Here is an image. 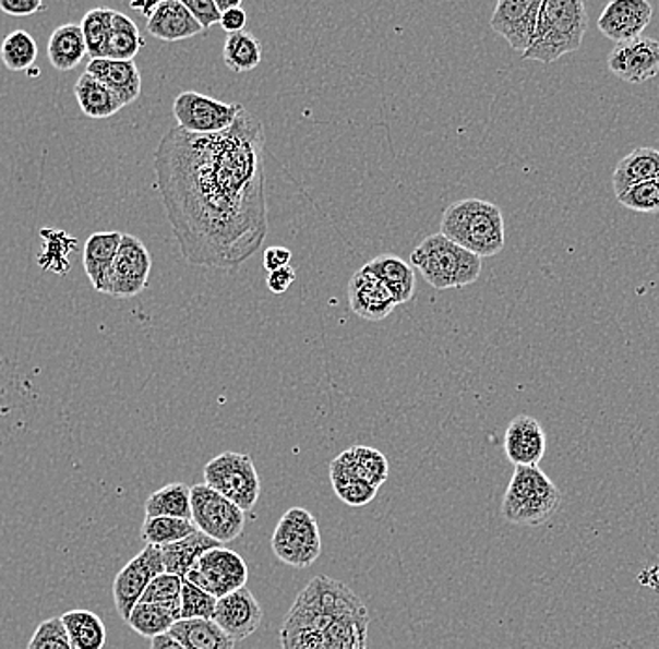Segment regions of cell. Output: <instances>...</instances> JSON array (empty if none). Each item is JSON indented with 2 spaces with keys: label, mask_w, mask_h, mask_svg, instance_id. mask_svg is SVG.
Segmentation results:
<instances>
[{
  "label": "cell",
  "mask_w": 659,
  "mask_h": 649,
  "mask_svg": "<svg viewBox=\"0 0 659 649\" xmlns=\"http://www.w3.org/2000/svg\"><path fill=\"white\" fill-rule=\"evenodd\" d=\"M264 132L244 111L221 133L171 128L154 152L165 214L185 263L238 269L268 235Z\"/></svg>",
  "instance_id": "1"
},
{
  "label": "cell",
  "mask_w": 659,
  "mask_h": 649,
  "mask_svg": "<svg viewBox=\"0 0 659 649\" xmlns=\"http://www.w3.org/2000/svg\"><path fill=\"white\" fill-rule=\"evenodd\" d=\"M370 612L344 582L315 577L290 606L279 633L284 649H368Z\"/></svg>",
  "instance_id": "2"
},
{
  "label": "cell",
  "mask_w": 659,
  "mask_h": 649,
  "mask_svg": "<svg viewBox=\"0 0 659 649\" xmlns=\"http://www.w3.org/2000/svg\"><path fill=\"white\" fill-rule=\"evenodd\" d=\"M441 235L475 255L494 256L504 250V217L496 204L463 199L442 214Z\"/></svg>",
  "instance_id": "3"
},
{
  "label": "cell",
  "mask_w": 659,
  "mask_h": 649,
  "mask_svg": "<svg viewBox=\"0 0 659 649\" xmlns=\"http://www.w3.org/2000/svg\"><path fill=\"white\" fill-rule=\"evenodd\" d=\"M587 8L580 0H543L535 40L523 59L551 64L579 49L587 33Z\"/></svg>",
  "instance_id": "4"
},
{
  "label": "cell",
  "mask_w": 659,
  "mask_h": 649,
  "mask_svg": "<svg viewBox=\"0 0 659 649\" xmlns=\"http://www.w3.org/2000/svg\"><path fill=\"white\" fill-rule=\"evenodd\" d=\"M561 489L538 466H519L510 479L501 513L506 522L517 526L548 525L561 509Z\"/></svg>",
  "instance_id": "5"
},
{
  "label": "cell",
  "mask_w": 659,
  "mask_h": 649,
  "mask_svg": "<svg viewBox=\"0 0 659 649\" xmlns=\"http://www.w3.org/2000/svg\"><path fill=\"white\" fill-rule=\"evenodd\" d=\"M412 268L436 290L463 289L478 281L481 259L444 235H431L416 245L410 255Z\"/></svg>",
  "instance_id": "6"
},
{
  "label": "cell",
  "mask_w": 659,
  "mask_h": 649,
  "mask_svg": "<svg viewBox=\"0 0 659 649\" xmlns=\"http://www.w3.org/2000/svg\"><path fill=\"white\" fill-rule=\"evenodd\" d=\"M205 485L231 500L242 512H251L261 498V478L245 453L225 452L208 460L203 470Z\"/></svg>",
  "instance_id": "7"
},
{
  "label": "cell",
  "mask_w": 659,
  "mask_h": 649,
  "mask_svg": "<svg viewBox=\"0 0 659 649\" xmlns=\"http://www.w3.org/2000/svg\"><path fill=\"white\" fill-rule=\"evenodd\" d=\"M272 551L279 562L295 569H308L323 551L321 528L313 513L290 507L272 533Z\"/></svg>",
  "instance_id": "8"
},
{
  "label": "cell",
  "mask_w": 659,
  "mask_h": 649,
  "mask_svg": "<svg viewBox=\"0 0 659 649\" xmlns=\"http://www.w3.org/2000/svg\"><path fill=\"white\" fill-rule=\"evenodd\" d=\"M192 520L199 531L227 544L244 533L245 513L205 483L192 486Z\"/></svg>",
  "instance_id": "9"
},
{
  "label": "cell",
  "mask_w": 659,
  "mask_h": 649,
  "mask_svg": "<svg viewBox=\"0 0 659 649\" xmlns=\"http://www.w3.org/2000/svg\"><path fill=\"white\" fill-rule=\"evenodd\" d=\"M244 111L242 104H224L195 91H184L172 101V115L179 128L197 135L229 130Z\"/></svg>",
  "instance_id": "10"
},
{
  "label": "cell",
  "mask_w": 659,
  "mask_h": 649,
  "mask_svg": "<svg viewBox=\"0 0 659 649\" xmlns=\"http://www.w3.org/2000/svg\"><path fill=\"white\" fill-rule=\"evenodd\" d=\"M248 578H250V569L244 557L225 546H218L206 552L195 567L185 575L184 580H190L216 599H221L232 591L245 588Z\"/></svg>",
  "instance_id": "11"
},
{
  "label": "cell",
  "mask_w": 659,
  "mask_h": 649,
  "mask_svg": "<svg viewBox=\"0 0 659 649\" xmlns=\"http://www.w3.org/2000/svg\"><path fill=\"white\" fill-rule=\"evenodd\" d=\"M161 573H165L164 556L158 546H151V544H146L137 556L120 569L112 582V599L117 612L124 622L130 620L133 609L141 603L152 580L159 577Z\"/></svg>",
  "instance_id": "12"
},
{
  "label": "cell",
  "mask_w": 659,
  "mask_h": 649,
  "mask_svg": "<svg viewBox=\"0 0 659 649\" xmlns=\"http://www.w3.org/2000/svg\"><path fill=\"white\" fill-rule=\"evenodd\" d=\"M152 256L145 243L132 235H122L119 253L115 256L111 272L107 277L104 295L128 300L141 295L151 277Z\"/></svg>",
  "instance_id": "13"
},
{
  "label": "cell",
  "mask_w": 659,
  "mask_h": 649,
  "mask_svg": "<svg viewBox=\"0 0 659 649\" xmlns=\"http://www.w3.org/2000/svg\"><path fill=\"white\" fill-rule=\"evenodd\" d=\"M540 7V0H501L491 15V28L523 55L535 40Z\"/></svg>",
  "instance_id": "14"
},
{
  "label": "cell",
  "mask_w": 659,
  "mask_h": 649,
  "mask_svg": "<svg viewBox=\"0 0 659 649\" xmlns=\"http://www.w3.org/2000/svg\"><path fill=\"white\" fill-rule=\"evenodd\" d=\"M607 68L626 83H645L659 73V41L648 36L616 44L607 57Z\"/></svg>",
  "instance_id": "15"
},
{
  "label": "cell",
  "mask_w": 659,
  "mask_h": 649,
  "mask_svg": "<svg viewBox=\"0 0 659 649\" xmlns=\"http://www.w3.org/2000/svg\"><path fill=\"white\" fill-rule=\"evenodd\" d=\"M264 612L253 591L245 586L218 599L212 622L235 642L250 638L261 627Z\"/></svg>",
  "instance_id": "16"
},
{
  "label": "cell",
  "mask_w": 659,
  "mask_h": 649,
  "mask_svg": "<svg viewBox=\"0 0 659 649\" xmlns=\"http://www.w3.org/2000/svg\"><path fill=\"white\" fill-rule=\"evenodd\" d=\"M652 15V4L646 0H611L601 12L598 28L614 44H626L643 36Z\"/></svg>",
  "instance_id": "17"
},
{
  "label": "cell",
  "mask_w": 659,
  "mask_h": 649,
  "mask_svg": "<svg viewBox=\"0 0 659 649\" xmlns=\"http://www.w3.org/2000/svg\"><path fill=\"white\" fill-rule=\"evenodd\" d=\"M546 449L548 438L540 421L525 413L510 421L504 434V453L515 468L540 465L541 459L546 457Z\"/></svg>",
  "instance_id": "18"
},
{
  "label": "cell",
  "mask_w": 659,
  "mask_h": 649,
  "mask_svg": "<svg viewBox=\"0 0 659 649\" xmlns=\"http://www.w3.org/2000/svg\"><path fill=\"white\" fill-rule=\"evenodd\" d=\"M349 305L363 321H384L397 308L394 296L379 277L362 268L349 281Z\"/></svg>",
  "instance_id": "19"
},
{
  "label": "cell",
  "mask_w": 659,
  "mask_h": 649,
  "mask_svg": "<svg viewBox=\"0 0 659 649\" xmlns=\"http://www.w3.org/2000/svg\"><path fill=\"white\" fill-rule=\"evenodd\" d=\"M146 31L161 41L190 40L197 34H203L192 12L188 10L184 0H161L151 20L146 21Z\"/></svg>",
  "instance_id": "20"
},
{
  "label": "cell",
  "mask_w": 659,
  "mask_h": 649,
  "mask_svg": "<svg viewBox=\"0 0 659 649\" xmlns=\"http://www.w3.org/2000/svg\"><path fill=\"white\" fill-rule=\"evenodd\" d=\"M86 73L112 91L125 106L141 96L143 80L133 60L96 59L86 64Z\"/></svg>",
  "instance_id": "21"
},
{
  "label": "cell",
  "mask_w": 659,
  "mask_h": 649,
  "mask_svg": "<svg viewBox=\"0 0 659 649\" xmlns=\"http://www.w3.org/2000/svg\"><path fill=\"white\" fill-rule=\"evenodd\" d=\"M120 242H122V232L117 230L94 232L86 240L83 266L88 281L98 292H106L107 277L115 263V256L119 253Z\"/></svg>",
  "instance_id": "22"
},
{
  "label": "cell",
  "mask_w": 659,
  "mask_h": 649,
  "mask_svg": "<svg viewBox=\"0 0 659 649\" xmlns=\"http://www.w3.org/2000/svg\"><path fill=\"white\" fill-rule=\"evenodd\" d=\"M339 470L368 481L370 485L381 489L386 483L390 473L388 459L375 447L352 446L339 453L336 459L330 462Z\"/></svg>",
  "instance_id": "23"
},
{
  "label": "cell",
  "mask_w": 659,
  "mask_h": 649,
  "mask_svg": "<svg viewBox=\"0 0 659 649\" xmlns=\"http://www.w3.org/2000/svg\"><path fill=\"white\" fill-rule=\"evenodd\" d=\"M659 178V151L637 148L620 159L613 171L614 195L619 197L635 185Z\"/></svg>",
  "instance_id": "24"
},
{
  "label": "cell",
  "mask_w": 659,
  "mask_h": 649,
  "mask_svg": "<svg viewBox=\"0 0 659 649\" xmlns=\"http://www.w3.org/2000/svg\"><path fill=\"white\" fill-rule=\"evenodd\" d=\"M363 268L371 272L373 276L379 277L386 285V289L392 292L397 305L412 300L416 290L415 268L405 263L403 259L392 253L379 255L371 259L370 263Z\"/></svg>",
  "instance_id": "25"
},
{
  "label": "cell",
  "mask_w": 659,
  "mask_h": 649,
  "mask_svg": "<svg viewBox=\"0 0 659 649\" xmlns=\"http://www.w3.org/2000/svg\"><path fill=\"white\" fill-rule=\"evenodd\" d=\"M85 55H88L85 36L81 25L75 23H67L55 28L51 38L47 41V57L59 72H72L80 67Z\"/></svg>",
  "instance_id": "26"
},
{
  "label": "cell",
  "mask_w": 659,
  "mask_h": 649,
  "mask_svg": "<svg viewBox=\"0 0 659 649\" xmlns=\"http://www.w3.org/2000/svg\"><path fill=\"white\" fill-rule=\"evenodd\" d=\"M218 546H224V544L208 538L203 531H195L190 538L161 546L159 551L164 556L165 573L185 578V575L195 567V564L201 557L205 556L206 552L218 549Z\"/></svg>",
  "instance_id": "27"
},
{
  "label": "cell",
  "mask_w": 659,
  "mask_h": 649,
  "mask_svg": "<svg viewBox=\"0 0 659 649\" xmlns=\"http://www.w3.org/2000/svg\"><path fill=\"white\" fill-rule=\"evenodd\" d=\"M73 94L80 104L81 111L88 119L106 120L124 107L117 94L86 72L75 83Z\"/></svg>",
  "instance_id": "28"
},
{
  "label": "cell",
  "mask_w": 659,
  "mask_h": 649,
  "mask_svg": "<svg viewBox=\"0 0 659 649\" xmlns=\"http://www.w3.org/2000/svg\"><path fill=\"white\" fill-rule=\"evenodd\" d=\"M169 635L185 649H235L237 646L212 620H180Z\"/></svg>",
  "instance_id": "29"
},
{
  "label": "cell",
  "mask_w": 659,
  "mask_h": 649,
  "mask_svg": "<svg viewBox=\"0 0 659 649\" xmlns=\"http://www.w3.org/2000/svg\"><path fill=\"white\" fill-rule=\"evenodd\" d=\"M75 649H104L107 642L106 623L91 610H70L60 616Z\"/></svg>",
  "instance_id": "30"
},
{
  "label": "cell",
  "mask_w": 659,
  "mask_h": 649,
  "mask_svg": "<svg viewBox=\"0 0 659 649\" xmlns=\"http://www.w3.org/2000/svg\"><path fill=\"white\" fill-rule=\"evenodd\" d=\"M146 518L172 517L192 520V489L184 483H169L152 492L145 504Z\"/></svg>",
  "instance_id": "31"
},
{
  "label": "cell",
  "mask_w": 659,
  "mask_h": 649,
  "mask_svg": "<svg viewBox=\"0 0 659 649\" xmlns=\"http://www.w3.org/2000/svg\"><path fill=\"white\" fill-rule=\"evenodd\" d=\"M224 60L235 73H248L261 64L263 46L250 33L229 34L224 46Z\"/></svg>",
  "instance_id": "32"
},
{
  "label": "cell",
  "mask_w": 659,
  "mask_h": 649,
  "mask_svg": "<svg viewBox=\"0 0 659 649\" xmlns=\"http://www.w3.org/2000/svg\"><path fill=\"white\" fill-rule=\"evenodd\" d=\"M197 530L193 520L172 517H152L145 518L141 526V539L151 546H167V544L177 543L182 539L190 538Z\"/></svg>",
  "instance_id": "33"
},
{
  "label": "cell",
  "mask_w": 659,
  "mask_h": 649,
  "mask_svg": "<svg viewBox=\"0 0 659 649\" xmlns=\"http://www.w3.org/2000/svg\"><path fill=\"white\" fill-rule=\"evenodd\" d=\"M143 46H145V40L133 20L120 12H115L106 59L133 60Z\"/></svg>",
  "instance_id": "34"
},
{
  "label": "cell",
  "mask_w": 659,
  "mask_h": 649,
  "mask_svg": "<svg viewBox=\"0 0 659 649\" xmlns=\"http://www.w3.org/2000/svg\"><path fill=\"white\" fill-rule=\"evenodd\" d=\"M112 15L111 8H94L86 12L81 21V31L85 36L86 51L91 60L106 59L107 44L111 36Z\"/></svg>",
  "instance_id": "35"
},
{
  "label": "cell",
  "mask_w": 659,
  "mask_h": 649,
  "mask_svg": "<svg viewBox=\"0 0 659 649\" xmlns=\"http://www.w3.org/2000/svg\"><path fill=\"white\" fill-rule=\"evenodd\" d=\"M38 59V44L27 31H14L8 34L0 46V60L10 72L31 70Z\"/></svg>",
  "instance_id": "36"
},
{
  "label": "cell",
  "mask_w": 659,
  "mask_h": 649,
  "mask_svg": "<svg viewBox=\"0 0 659 649\" xmlns=\"http://www.w3.org/2000/svg\"><path fill=\"white\" fill-rule=\"evenodd\" d=\"M179 622L177 617L172 616L169 610H165L159 604L151 603H139L130 614L128 625L132 627L137 635L145 636V638H156V636L167 635L171 633L172 625Z\"/></svg>",
  "instance_id": "37"
},
{
  "label": "cell",
  "mask_w": 659,
  "mask_h": 649,
  "mask_svg": "<svg viewBox=\"0 0 659 649\" xmlns=\"http://www.w3.org/2000/svg\"><path fill=\"white\" fill-rule=\"evenodd\" d=\"M182 584H184V578L171 575V573H161L146 588L141 603L159 604L165 610H169L172 616L180 622L182 620Z\"/></svg>",
  "instance_id": "38"
},
{
  "label": "cell",
  "mask_w": 659,
  "mask_h": 649,
  "mask_svg": "<svg viewBox=\"0 0 659 649\" xmlns=\"http://www.w3.org/2000/svg\"><path fill=\"white\" fill-rule=\"evenodd\" d=\"M330 481H332L337 498L349 507H363V505L370 504L375 500L376 491H379L368 481L355 478L332 465H330Z\"/></svg>",
  "instance_id": "39"
},
{
  "label": "cell",
  "mask_w": 659,
  "mask_h": 649,
  "mask_svg": "<svg viewBox=\"0 0 659 649\" xmlns=\"http://www.w3.org/2000/svg\"><path fill=\"white\" fill-rule=\"evenodd\" d=\"M41 237L46 238V240H44V251H41L40 259H46V256L55 253L41 266L49 269V272L59 274V276H64V274H68V269H70L68 253L75 248V240L68 237L67 232H62V230H41Z\"/></svg>",
  "instance_id": "40"
},
{
  "label": "cell",
  "mask_w": 659,
  "mask_h": 649,
  "mask_svg": "<svg viewBox=\"0 0 659 649\" xmlns=\"http://www.w3.org/2000/svg\"><path fill=\"white\" fill-rule=\"evenodd\" d=\"M218 599L190 580L182 584V620H212Z\"/></svg>",
  "instance_id": "41"
},
{
  "label": "cell",
  "mask_w": 659,
  "mask_h": 649,
  "mask_svg": "<svg viewBox=\"0 0 659 649\" xmlns=\"http://www.w3.org/2000/svg\"><path fill=\"white\" fill-rule=\"evenodd\" d=\"M27 649H75L60 617H49L34 630Z\"/></svg>",
  "instance_id": "42"
},
{
  "label": "cell",
  "mask_w": 659,
  "mask_h": 649,
  "mask_svg": "<svg viewBox=\"0 0 659 649\" xmlns=\"http://www.w3.org/2000/svg\"><path fill=\"white\" fill-rule=\"evenodd\" d=\"M616 199L630 211L640 212V214H659V178H654L645 184L635 185Z\"/></svg>",
  "instance_id": "43"
},
{
  "label": "cell",
  "mask_w": 659,
  "mask_h": 649,
  "mask_svg": "<svg viewBox=\"0 0 659 649\" xmlns=\"http://www.w3.org/2000/svg\"><path fill=\"white\" fill-rule=\"evenodd\" d=\"M184 4L203 28V33H208L212 25H219L221 12L216 7V0H184Z\"/></svg>",
  "instance_id": "44"
},
{
  "label": "cell",
  "mask_w": 659,
  "mask_h": 649,
  "mask_svg": "<svg viewBox=\"0 0 659 649\" xmlns=\"http://www.w3.org/2000/svg\"><path fill=\"white\" fill-rule=\"evenodd\" d=\"M46 10L47 7L41 0H0V12L14 17H27Z\"/></svg>",
  "instance_id": "45"
},
{
  "label": "cell",
  "mask_w": 659,
  "mask_h": 649,
  "mask_svg": "<svg viewBox=\"0 0 659 649\" xmlns=\"http://www.w3.org/2000/svg\"><path fill=\"white\" fill-rule=\"evenodd\" d=\"M295 279H297V272H295L292 266H287V268L271 272L268 277H266V285H268V289L274 295H284V292L290 289V285L295 283Z\"/></svg>",
  "instance_id": "46"
},
{
  "label": "cell",
  "mask_w": 659,
  "mask_h": 649,
  "mask_svg": "<svg viewBox=\"0 0 659 649\" xmlns=\"http://www.w3.org/2000/svg\"><path fill=\"white\" fill-rule=\"evenodd\" d=\"M290 261H292V253L281 245H274L264 251L263 266L268 274L276 269L287 268L290 266Z\"/></svg>",
  "instance_id": "47"
},
{
  "label": "cell",
  "mask_w": 659,
  "mask_h": 649,
  "mask_svg": "<svg viewBox=\"0 0 659 649\" xmlns=\"http://www.w3.org/2000/svg\"><path fill=\"white\" fill-rule=\"evenodd\" d=\"M219 25L227 34L244 33L245 25H248V14H245L244 8L238 7L231 12H225Z\"/></svg>",
  "instance_id": "48"
},
{
  "label": "cell",
  "mask_w": 659,
  "mask_h": 649,
  "mask_svg": "<svg viewBox=\"0 0 659 649\" xmlns=\"http://www.w3.org/2000/svg\"><path fill=\"white\" fill-rule=\"evenodd\" d=\"M151 649H185V648H184V646H182V644L179 642V640H177V638H175V636H171V635H169V633H167V635L156 636V638H152Z\"/></svg>",
  "instance_id": "49"
},
{
  "label": "cell",
  "mask_w": 659,
  "mask_h": 649,
  "mask_svg": "<svg viewBox=\"0 0 659 649\" xmlns=\"http://www.w3.org/2000/svg\"><path fill=\"white\" fill-rule=\"evenodd\" d=\"M216 7L224 15L225 12H231L235 8L242 7V2L240 0H216Z\"/></svg>",
  "instance_id": "50"
}]
</instances>
